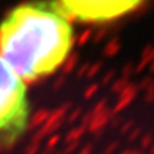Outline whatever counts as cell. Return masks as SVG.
<instances>
[{
  "label": "cell",
  "instance_id": "cell-3",
  "mask_svg": "<svg viewBox=\"0 0 154 154\" xmlns=\"http://www.w3.org/2000/svg\"><path fill=\"white\" fill-rule=\"evenodd\" d=\"M145 0H58L69 18L85 23H104L127 15Z\"/></svg>",
  "mask_w": 154,
  "mask_h": 154
},
{
  "label": "cell",
  "instance_id": "cell-2",
  "mask_svg": "<svg viewBox=\"0 0 154 154\" xmlns=\"http://www.w3.org/2000/svg\"><path fill=\"white\" fill-rule=\"evenodd\" d=\"M29 118L26 84L0 58V141L15 142L26 131Z\"/></svg>",
  "mask_w": 154,
  "mask_h": 154
},
{
  "label": "cell",
  "instance_id": "cell-1",
  "mask_svg": "<svg viewBox=\"0 0 154 154\" xmlns=\"http://www.w3.org/2000/svg\"><path fill=\"white\" fill-rule=\"evenodd\" d=\"M70 18L58 3L32 0L14 7L0 22V58L23 81L56 72L73 46Z\"/></svg>",
  "mask_w": 154,
  "mask_h": 154
}]
</instances>
